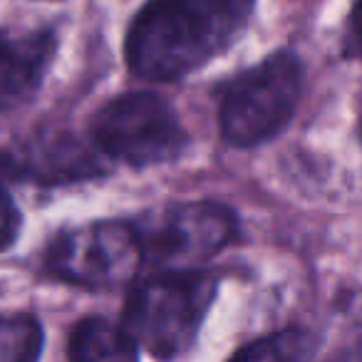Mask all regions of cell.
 I'll list each match as a JSON object with an SVG mask.
<instances>
[{"label":"cell","mask_w":362,"mask_h":362,"mask_svg":"<svg viewBox=\"0 0 362 362\" xmlns=\"http://www.w3.org/2000/svg\"><path fill=\"white\" fill-rule=\"evenodd\" d=\"M144 263L139 233L127 221L70 226L50 241L45 271L72 286L115 288L129 283Z\"/></svg>","instance_id":"8992f818"},{"label":"cell","mask_w":362,"mask_h":362,"mask_svg":"<svg viewBox=\"0 0 362 362\" xmlns=\"http://www.w3.org/2000/svg\"><path fill=\"white\" fill-rule=\"evenodd\" d=\"M144 263L161 271L202 268L231 246L238 236V218L216 202H181L149 209L134 221Z\"/></svg>","instance_id":"5b68a950"},{"label":"cell","mask_w":362,"mask_h":362,"mask_svg":"<svg viewBox=\"0 0 362 362\" xmlns=\"http://www.w3.org/2000/svg\"><path fill=\"white\" fill-rule=\"evenodd\" d=\"M313 352H315V340L310 332L291 327L248 342L246 347L233 352V360H305L313 357Z\"/></svg>","instance_id":"8fae6325"},{"label":"cell","mask_w":362,"mask_h":362,"mask_svg":"<svg viewBox=\"0 0 362 362\" xmlns=\"http://www.w3.org/2000/svg\"><path fill=\"white\" fill-rule=\"evenodd\" d=\"M347 52L362 60V0H357L347 21Z\"/></svg>","instance_id":"4fadbf2b"},{"label":"cell","mask_w":362,"mask_h":362,"mask_svg":"<svg viewBox=\"0 0 362 362\" xmlns=\"http://www.w3.org/2000/svg\"><path fill=\"white\" fill-rule=\"evenodd\" d=\"M139 350L141 347L124 330V325H115L107 317H85L77 322L67 345L70 360L80 362H132L139 357Z\"/></svg>","instance_id":"9c48e42d"},{"label":"cell","mask_w":362,"mask_h":362,"mask_svg":"<svg viewBox=\"0 0 362 362\" xmlns=\"http://www.w3.org/2000/svg\"><path fill=\"white\" fill-rule=\"evenodd\" d=\"M102 151L65 129H40L0 151V181L65 187L105 176Z\"/></svg>","instance_id":"52a82bcc"},{"label":"cell","mask_w":362,"mask_h":362,"mask_svg":"<svg viewBox=\"0 0 362 362\" xmlns=\"http://www.w3.org/2000/svg\"><path fill=\"white\" fill-rule=\"evenodd\" d=\"M256 0H146L124 40L129 72L146 82L194 75L246 33Z\"/></svg>","instance_id":"6da1fadb"},{"label":"cell","mask_w":362,"mask_h":362,"mask_svg":"<svg viewBox=\"0 0 362 362\" xmlns=\"http://www.w3.org/2000/svg\"><path fill=\"white\" fill-rule=\"evenodd\" d=\"M23 228V214L16 206L13 197L6 192V187L0 184V251H6L16 243Z\"/></svg>","instance_id":"7c38bea8"},{"label":"cell","mask_w":362,"mask_h":362,"mask_svg":"<svg viewBox=\"0 0 362 362\" xmlns=\"http://www.w3.org/2000/svg\"><path fill=\"white\" fill-rule=\"evenodd\" d=\"M90 136L107 159L132 169L171 164L189 146L176 110L149 90L124 92L107 102L92 117Z\"/></svg>","instance_id":"277c9868"},{"label":"cell","mask_w":362,"mask_h":362,"mask_svg":"<svg viewBox=\"0 0 362 362\" xmlns=\"http://www.w3.org/2000/svg\"><path fill=\"white\" fill-rule=\"evenodd\" d=\"M45 332L30 313L0 315V362H35L42 355Z\"/></svg>","instance_id":"30bf717a"},{"label":"cell","mask_w":362,"mask_h":362,"mask_svg":"<svg viewBox=\"0 0 362 362\" xmlns=\"http://www.w3.org/2000/svg\"><path fill=\"white\" fill-rule=\"evenodd\" d=\"M55 50L57 37L50 30H0V112L28 105L40 92Z\"/></svg>","instance_id":"ba28073f"},{"label":"cell","mask_w":362,"mask_h":362,"mask_svg":"<svg viewBox=\"0 0 362 362\" xmlns=\"http://www.w3.org/2000/svg\"><path fill=\"white\" fill-rule=\"evenodd\" d=\"M303 85L305 70L291 50H278L243 70L221 92V139L236 149H253L271 141L296 117Z\"/></svg>","instance_id":"3957f363"},{"label":"cell","mask_w":362,"mask_h":362,"mask_svg":"<svg viewBox=\"0 0 362 362\" xmlns=\"http://www.w3.org/2000/svg\"><path fill=\"white\" fill-rule=\"evenodd\" d=\"M218 293L216 273L204 268L161 271L127 298L122 325L149 355L169 360L197 342Z\"/></svg>","instance_id":"7a4b0ae2"}]
</instances>
